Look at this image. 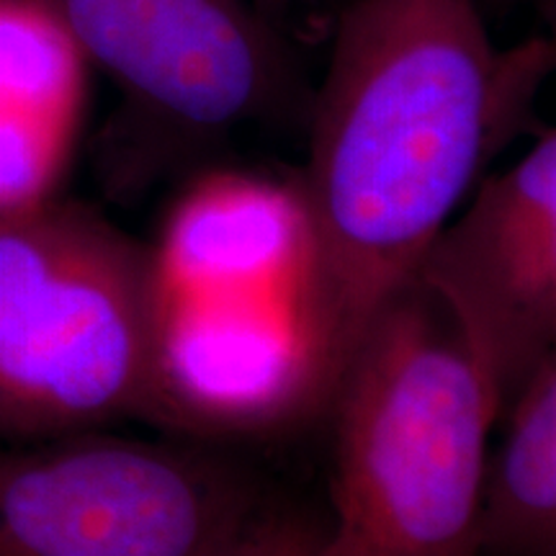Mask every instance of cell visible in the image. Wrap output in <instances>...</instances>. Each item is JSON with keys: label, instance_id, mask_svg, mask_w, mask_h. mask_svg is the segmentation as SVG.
<instances>
[{"label": "cell", "instance_id": "cell-10", "mask_svg": "<svg viewBox=\"0 0 556 556\" xmlns=\"http://www.w3.org/2000/svg\"><path fill=\"white\" fill-rule=\"evenodd\" d=\"M250 3H253L266 18H274L276 13H281L283 9H287L291 0H250Z\"/></svg>", "mask_w": 556, "mask_h": 556}, {"label": "cell", "instance_id": "cell-11", "mask_svg": "<svg viewBox=\"0 0 556 556\" xmlns=\"http://www.w3.org/2000/svg\"><path fill=\"white\" fill-rule=\"evenodd\" d=\"M479 3H484V0H479ZM482 9H484V5H482Z\"/></svg>", "mask_w": 556, "mask_h": 556}, {"label": "cell", "instance_id": "cell-3", "mask_svg": "<svg viewBox=\"0 0 556 556\" xmlns=\"http://www.w3.org/2000/svg\"><path fill=\"white\" fill-rule=\"evenodd\" d=\"M155 253L54 197L0 219V446L160 420Z\"/></svg>", "mask_w": 556, "mask_h": 556}, {"label": "cell", "instance_id": "cell-6", "mask_svg": "<svg viewBox=\"0 0 556 556\" xmlns=\"http://www.w3.org/2000/svg\"><path fill=\"white\" fill-rule=\"evenodd\" d=\"M482 371L497 417L556 356V131L479 178L417 263Z\"/></svg>", "mask_w": 556, "mask_h": 556}, {"label": "cell", "instance_id": "cell-1", "mask_svg": "<svg viewBox=\"0 0 556 556\" xmlns=\"http://www.w3.org/2000/svg\"><path fill=\"white\" fill-rule=\"evenodd\" d=\"M552 67L546 39L500 50L479 0H353L340 16L296 178L328 392L484 165L523 131Z\"/></svg>", "mask_w": 556, "mask_h": 556}, {"label": "cell", "instance_id": "cell-4", "mask_svg": "<svg viewBox=\"0 0 556 556\" xmlns=\"http://www.w3.org/2000/svg\"><path fill=\"white\" fill-rule=\"evenodd\" d=\"M47 3L88 65L119 88L122 106L101 144L111 197H139L245 124L309 116L294 54L250 0Z\"/></svg>", "mask_w": 556, "mask_h": 556}, {"label": "cell", "instance_id": "cell-9", "mask_svg": "<svg viewBox=\"0 0 556 556\" xmlns=\"http://www.w3.org/2000/svg\"><path fill=\"white\" fill-rule=\"evenodd\" d=\"M323 533L307 520L274 513L245 556H323Z\"/></svg>", "mask_w": 556, "mask_h": 556}, {"label": "cell", "instance_id": "cell-5", "mask_svg": "<svg viewBox=\"0 0 556 556\" xmlns=\"http://www.w3.org/2000/svg\"><path fill=\"white\" fill-rule=\"evenodd\" d=\"M274 516L214 451L88 430L0 446V556H245Z\"/></svg>", "mask_w": 556, "mask_h": 556}, {"label": "cell", "instance_id": "cell-7", "mask_svg": "<svg viewBox=\"0 0 556 556\" xmlns=\"http://www.w3.org/2000/svg\"><path fill=\"white\" fill-rule=\"evenodd\" d=\"M88 67L47 0H0V219L58 197L86 111Z\"/></svg>", "mask_w": 556, "mask_h": 556}, {"label": "cell", "instance_id": "cell-8", "mask_svg": "<svg viewBox=\"0 0 556 556\" xmlns=\"http://www.w3.org/2000/svg\"><path fill=\"white\" fill-rule=\"evenodd\" d=\"M479 492L477 556H556V356L497 417Z\"/></svg>", "mask_w": 556, "mask_h": 556}, {"label": "cell", "instance_id": "cell-2", "mask_svg": "<svg viewBox=\"0 0 556 556\" xmlns=\"http://www.w3.org/2000/svg\"><path fill=\"white\" fill-rule=\"evenodd\" d=\"M332 526L323 556H477L497 407L454 319L417 278L332 381Z\"/></svg>", "mask_w": 556, "mask_h": 556}]
</instances>
